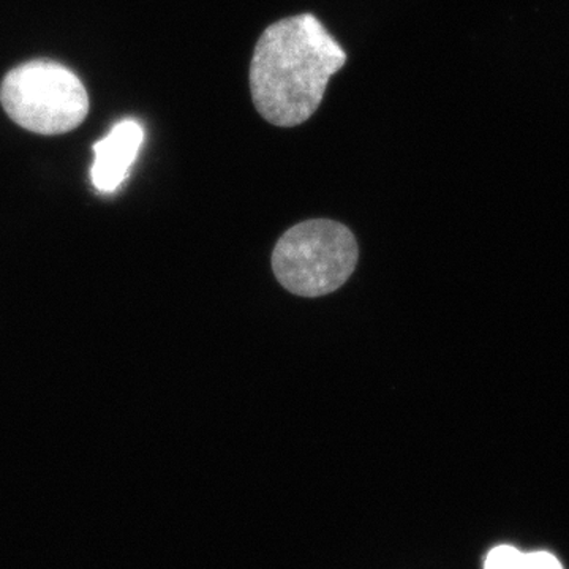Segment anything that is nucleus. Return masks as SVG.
Masks as SVG:
<instances>
[{"instance_id":"39448f33","label":"nucleus","mask_w":569,"mask_h":569,"mask_svg":"<svg viewBox=\"0 0 569 569\" xmlns=\"http://www.w3.org/2000/svg\"><path fill=\"white\" fill-rule=\"evenodd\" d=\"M485 569H563L549 552H522L512 546H497L490 550Z\"/></svg>"},{"instance_id":"7ed1b4c3","label":"nucleus","mask_w":569,"mask_h":569,"mask_svg":"<svg viewBox=\"0 0 569 569\" xmlns=\"http://www.w3.org/2000/svg\"><path fill=\"white\" fill-rule=\"evenodd\" d=\"M0 103L11 121L39 134L71 132L89 112L80 78L51 61L26 62L9 71L0 86Z\"/></svg>"},{"instance_id":"f257e3e1","label":"nucleus","mask_w":569,"mask_h":569,"mask_svg":"<svg viewBox=\"0 0 569 569\" xmlns=\"http://www.w3.org/2000/svg\"><path fill=\"white\" fill-rule=\"evenodd\" d=\"M346 61L343 48L312 14L276 22L254 48L250 66L254 107L274 126L305 123L323 102L329 80Z\"/></svg>"},{"instance_id":"f03ea898","label":"nucleus","mask_w":569,"mask_h":569,"mask_svg":"<svg viewBox=\"0 0 569 569\" xmlns=\"http://www.w3.org/2000/svg\"><path fill=\"white\" fill-rule=\"evenodd\" d=\"M353 233L332 220L295 224L276 244L272 269L283 288L302 298H320L339 290L358 264Z\"/></svg>"},{"instance_id":"20e7f679","label":"nucleus","mask_w":569,"mask_h":569,"mask_svg":"<svg viewBox=\"0 0 569 569\" xmlns=\"http://www.w3.org/2000/svg\"><path fill=\"white\" fill-rule=\"evenodd\" d=\"M144 130L133 119H126L112 127L111 132L93 144V160L91 178L96 189L102 193H112L118 190L123 179L129 174L130 168L137 160Z\"/></svg>"}]
</instances>
